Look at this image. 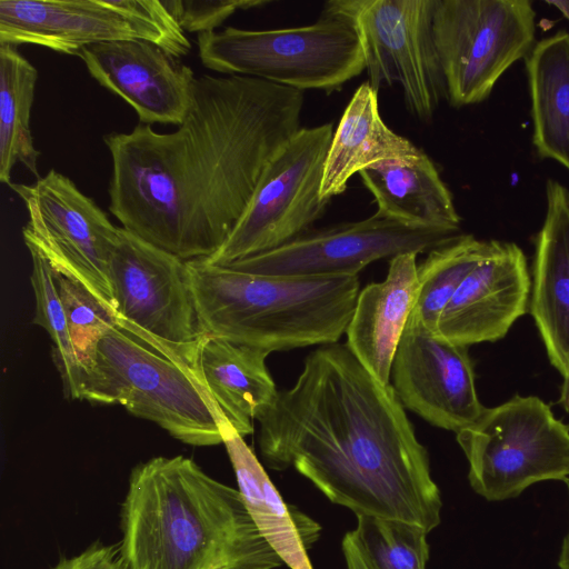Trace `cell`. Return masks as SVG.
Here are the masks:
<instances>
[{
	"mask_svg": "<svg viewBox=\"0 0 569 569\" xmlns=\"http://www.w3.org/2000/svg\"><path fill=\"white\" fill-rule=\"evenodd\" d=\"M303 91L246 76L196 78L178 129L140 123L103 137L110 212L184 261L224 243L274 156L301 129Z\"/></svg>",
	"mask_w": 569,
	"mask_h": 569,
	"instance_id": "1",
	"label": "cell"
},
{
	"mask_svg": "<svg viewBox=\"0 0 569 569\" xmlns=\"http://www.w3.org/2000/svg\"><path fill=\"white\" fill-rule=\"evenodd\" d=\"M259 448L277 471L293 467L357 517L397 520L427 533L441 521L429 456L391 385L347 343L309 353L295 385L258 412Z\"/></svg>",
	"mask_w": 569,
	"mask_h": 569,
	"instance_id": "2",
	"label": "cell"
},
{
	"mask_svg": "<svg viewBox=\"0 0 569 569\" xmlns=\"http://www.w3.org/2000/svg\"><path fill=\"white\" fill-rule=\"evenodd\" d=\"M120 557L128 569H274L281 558L261 537L238 489L192 459L137 465L121 507Z\"/></svg>",
	"mask_w": 569,
	"mask_h": 569,
	"instance_id": "3",
	"label": "cell"
},
{
	"mask_svg": "<svg viewBox=\"0 0 569 569\" xmlns=\"http://www.w3.org/2000/svg\"><path fill=\"white\" fill-rule=\"evenodd\" d=\"M201 332L268 353L336 343L360 292L358 276L281 277L187 261Z\"/></svg>",
	"mask_w": 569,
	"mask_h": 569,
	"instance_id": "4",
	"label": "cell"
},
{
	"mask_svg": "<svg viewBox=\"0 0 569 569\" xmlns=\"http://www.w3.org/2000/svg\"><path fill=\"white\" fill-rule=\"evenodd\" d=\"M203 336L173 342L119 316L99 342L82 400L120 405L187 445L222 443L228 420L201 371Z\"/></svg>",
	"mask_w": 569,
	"mask_h": 569,
	"instance_id": "5",
	"label": "cell"
},
{
	"mask_svg": "<svg viewBox=\"0 0 569 569\" xmlns=\"http://www.w3.org/2000/svg\"><path fill=\"white\" fill-rule=\"evenodd\" d=\"M201 63L227 76H246L279 86L332 92L366 70L353 24L322 12L309 26L244 30L228 27L199 33Z\"/></svg>",
	"mask_w": 569,
	"mask_h": 569,
	"instance_id": "6",
	"label": "cell"
},
{
	"mask_svg": "<svg viewBox=\"0 0 569 569\" xmlns=\"http://www.w3.org/2000/svg\"><path fill=\"white\" fill-rule=\"evenodd\" d=\"M471 488L489 501L518 497L533 483L569 478V425L536 396L516 393L485 408L457 432Z\"/></svg>",
	"mask_w": 569,
	"mask_h": 569,
	"instance_id": "7",
	"label": "cell"
},
{
	"mask_svg": "<svg viewBox=\"0 0 569 569\" xmlns=\"http://www.w3.org/2000/svg\"><path fill=\"white\" fill-rule=\"evenodd\" d=\"M134 39L178 59L191 50L162 0H0V44L78 56L92 44Z\"/></svg>",
	"mask_w": 569,
	"mask_h": 569,
	"instance_id": "8",
	"label": "cell"
},
{
	"mask_svg": "<svg viewBox=\"0 0 569 569\" xmlns=\"http://www.w3.org/2000/svg\"><path fill=\"white\" fill-rule=\"evenodd\" d=\"M433 38L448 102L477 104L533 49L536 11L529 0H437Z\"/></svg>",
	"mask_w": 569,
	"mask_h": 569,
	"instance_id": "9",
	"label": "cell"
},
{
	"mask_svg": "<svg viewBox=\"0 0 569 569\" xmlns=\"http://www.w3.org/2000/svg\"><path fill=\"white\" fill-rule=\"evenodd\" d=\"M437 0H330L325 13L340 16L357 30L368 83L377 91L401 87L406 108L430 122L447 88L433 38Z\"/></svg>",
	"mask_w": 569,
	"mask_h": 569,
	"instance_id": "10",
	"label": "cell"
},
{
	"mask_svg": "<svg viewBox=\"0 0 569 569\" xmlns=\"http://www.w3.org/2000/svg\"><path fill=\"white\" fill-rule=\"evenodd\" d=\"M333 126L301 128L267 166L238 223L210 258L226 266L277 249L308 232L328 202L320 198Z\"/></svg>",
	"mask_w": 569,
	"mask_h": 569,
	"instance_id": "11",
	"label": "cell"
},
{
	"mask_svg": "<svg viewBox=\"0 0 569 569\" xmlns=\"http://www.w3.org/2000/svg\"><path fill=\"white\" fill-rule=\"evenodd\" d=\"M9 187L29 214L22 229L27 248L40 253L53 271L79 281L118 313L109 267L119 227L71 179L53 169L32 184Z\"/></svg>",
	"mask_w": 569,
	"mask_h": 569,
	"instance_id": "12",
	"label": "cell"
},
{
	"mask_svg": "<svg viewBox=\"0 0 569 569\" xmlns=\"http://www.w3.org/2000/svg\"><path fill=\"white\" fill-rule=\"evenodd\" d=\"M459 234L448 229L403 224L376 212L362 220L309 230L277 249L226 267L281 277L358 276L376 260L430 252Z\"/></svg>",
	"mask_w": 569,
	"mask_h": 569,
	"instance_id": "13",
	"label": "cell"
},
{
	"mask_svg": "<svg viewBox=\"0 0 569 569\" xmlns=\"http://www.w3.org/2000/svg\"><path fill=\"white\" fill-rule=\"evenodd\" d=\"M401 405L427 422L459 432L485 410L468 347L431 332L412 311L391 367Z\"/></svg>",
	"mask_w": 569,
	"mask_h": 569,
	"instance_id": "14",
	"label": "cell"
},
{
	"mask_svg": "<svg viewBox=\"0 0 569 569\" xmlns=\"http://www.w3.org/2000/svg\"><path fill=\"white\" fill-rule=\"evenodd\" d=\"M109 276L122 318L173 342H190L203 336L187 261L119 227Z\"/></svg>",
	"mask_w": 569,
	"mask_h": 569,
	"instance_id": "15",
	"label": "cell"
},
{
	"mask_svg": "<svg viewBox=\"0 0 569 569\" xmlns=\"http://www.w3.org/2000/svg\"><path fill=\"white\" fill-rule=\"evenodd\" d=\"M78 56L92 78L134 109L140 123L183 122L196 77L178 58L139 39L92 44Z\"/></svg>",
	"mask_w": 569,
	"mask_h": 569,
	"instance_id": "16",
	"label": "cell"
},
{
	"mask_svg": "<svg viewBox=\"0 0 569 569\" xmlns=\"http://www.w3.org/2000/svg\"><path fill=\"white\" fill-rule=\"evenodd\" d=\"M531 279L515 242L490 240L479 264L443 309L437 335L462 346L495 342L527 312Z\"/></svg>",
	"mask_w": 569,
	"mask_h": 569,
	"instance_id": "17",
	"label": "cell"
},
{
	"mask_svg": "<svg viewBox=\"0 0 569 569\" xmlns=\"http://www.w3.org/2000/svg\"><path fill=\"white\" fill-rule=\"evenodd\" d=\"M546 204L535 238L529 309L550 363L563 377L569 362V190L548 179Z\"/></svg>",
	"mask_w": 569,
	"mask_h": 569,
	"instance_id": "18",
	"label": "cell"
},
{
	"mask_svg": "<svg viewBox=\"0 0 569 569\" xmlns=\"http://www.w3.org/2000/svg\"><path fill=\"white\" fill-rule=\"evenodd\" d=\"M416 259L412 252L390 259L386 279L359 292L346 330L349 349L383 385H390L393 357L417 301Z\"/></svg>",
	"mask_w": 569,
	"mask_h": 569,
	"instance_id": "19",
	"label": "cell"
},
{
	"mask_svg": "<svg viewBox=\"0 0 569 569\" xmlns=\"http://www.w3.org/2000/svg\"><path fill=\"white\" fill-rule=\"evenodd\" d=\"M222 443L261 537L290 569H312L308 551L319 539L321 526L283 501L252 449L229 421L222 427Z\"/></svg>",
	"mask_w": 569,
	"mask_h": 569,
	"instance_id": "20",
	"label": "cell"
},
{
	"mask_svg": "<svg viewBox=\"0 0 569 569\" xmlns=\"http://www.w3.org/2000/svg\"><path fill=\"white\" fill-rule=\"evenodd\" d=\"M359 174L378 214L412 227L460 231L452 193L423 151L415 158L377 162Z\"/></svg>",
	"mask_w": 569,
	"mask_h": 569,
	"instance_id": "21",
	"label": "cell"
},
{
	"mask_svg": "<svg viewBox=\"0 0 569 569\" xmlns=\"http://www.w3.org/2000/svg\"><path fill=\"white\" fill-rule=\"evenodd\" d=\"M422 150L392 131L379 112L378 91L367 81L346 107L326 158L320 198L329 202L347 189L351 176L385 160L418 157Z\"/></svg>",
	"mask_w": 569,
	"mask_h": 569,
	"instance_id": "22",
	"label": "cell"
},
{
	"mask_svg": "<svg viewBox=\"0 0 569 569\" xmlns=\"http://www.w3.org/2000/svg\"><path fill=\"white\" fill-rule=\"evenodd\" d=\"M268 352L232 340L203 336L199 361L220 410L239 435L253 432L252 421L277 397L267 368Z\"/></svg>",
	"mask_w": 569,
	"mask_h": 569,
	"instance_id": "23",
	"label": "cell"
},
{
	"mask_svg": "<svg viewBox=\"0 0 569 569\" xmlns=\"http://www.w3.org/2000/svg\"><path fill=\"white\" fill-rule=\"evenodd\" d=\"M525 62L536 153L569 172V33L537 41Z\"/></svg>",
	"mask_w": 569,
	"mask_h": 569,
	"instance_id": "24",
	"label": "cell"
},
{
	"mask_svg": "<svg viewBox=\"0 0 569 569\" xmlns=\"http://www.w3.org/2000/svg\"><path fill=\"white\" fill-rule=\"evenodd\" d=\"M37 80V69L17 47L0 44V181L8 186L18 162L40 178L30 131Z\"/></svg>",
	"mask_w": 569,
	"mask_h": 569,
	"instance_id": "25",
	"label": "cell"
},
{
	"mask_svg": "<svg viewBox=\"0 0 569 569\" xmlns=\"http://www.w3.org/2000/svg\"><path fill=\"white\" fill-rule=\"evenodd\" d=\"M490 240L459 234L429 252L418 266V297L413 312L437 335L439 318L465 278L486 256Z\"/></svg>",
	"mask_w": 569,
	"mask_h": 569,
	"instance_id": "26",
	"label": "cell"
},
{
	"mask_svg": "<svg viewBox=\"0 0 569 569\" xmlns=\"http://www.w3.org/2000/svg\"><path fill=\"white\" fill-rule=\"evenodd\" d=\"M32 270L31 286L36 300L33 322L43 328L52 341V357L63 387L72 399L82 400L87 375L73 346L66 316L60 302L53 272L48 261L36 250L29 249Z\"/></svg>",
	"mask_w": 569,
	"mask_h": 569,
	"instance_id": "27",
	"label": "cell"
},
{
	"mask_svg": "<svg viewBox=\"0 0 569 569\" xmlns=\"http://www.w3.org/2000/svg\"><path fill=\"white\" fill-rule=\"evenodd\" d=\"M348 533L369 569H426L428 533L418 526L359 516Z\"/></svg>",
	"mask_w": 569,
	"mask_h": 569,
	"instance_id": "28",
	"label": "cell"
},
{
	"mask_svg": "<svg viewBox=\"0 0 569 569\" xmlns=\"http://www.w3.org/2000/svg\"><path fill=\"white\" fill-rule=\"evenodd\" d=\"M52 272L71 339L88 380L99 342L116 325L119 315L76 279Z\"/></svg>",
	"mask_w": 569,
	"mask_h": 569,
	"instance_id": "29",
	"label": "cell"
},
{
	"mask_svg": "<svg viewBox=\"0 0 569 569\" xmlns=\"http://www.w3.org/2000/svg\"><path fill=\"white\" fill-rule=\"evenodd\" d=\"M181 28L188 32H210L237 10L263 6L261 0H162Z\"/></svg>",
	"mask_w": 569,
	"mask_h": 569,
	"instance_id": "30",
	"label": "cell"
},
{
	"mask_svg": "<svg viewBox=\"0 0 569 569\" xmlns=\"http://www.w3.org/2000/svg\"><path fill=\"white\" fill-rule=\"evenodd\" d=\"M52 569H128L120 557L119 546L96 541L80 553L61 558Z\"/></svg>",
	"mask_w": 569,
	"mask_h": 569,
	"instance_id": "31",
	"label": "cell"
},
{
	"mask_svg": "<svg viewBox=\"0 0 569 569\" xmlns=\"http://www.w3.org/2000/svg\"><path fill=\"white\" fill-rule=\"evenodd\" d=\"M342 552L347 569H369L348 532L342 539Z\"/></svg>",
	"mask_w": 569,
	"mask_h": 569,
	"instance_id": "32",
	"label": "cell"
},
{
	"mask_svg": "<svg viewBox=\"0 0 569 569\" xmlns=\"http://www.w3.org/2000/svg\"><path fill=\"white\" fill-rule=\"evenodd\" d=\"M565 482L569 490V478ZM558 566L560 569H569V530L562 541Z\"/></svg>",
	"mask_w": 569,
	"mask_h": 569,
	"instance_id": "33",
	"label": "cell"
},
{
	"mask_svg": "<svg viewBox=\"0 0 569 569\" xmlns=\"http://www.w3.org/2000/svg\"><path fill=\"white\" fill-rule=\"evenodd\" d=\"M563 381L561 385L559 405L565 409V411L569 412V362L567 367L566 375L562 377Z\"/></svg>",
	"mask_w": 569,
	"mask_h": 569,
	"instance_id": "34",
	"label": "cell"
},
{
	"mask_svg": "<svg viewBox=\"0 0 569 569\" xmlns=\"http://www.w3.org/2000/svg\"><path fill=\"white\" fill-rule=\"evenodd\" d=\"M547 4L556 7L562 16L569 21V1H546Z\"/></svg>",
	"mask_w": 569,
	"mask_h": 569,
	"instance_id": "35",
	"label": "cell"
}]
</instances>
